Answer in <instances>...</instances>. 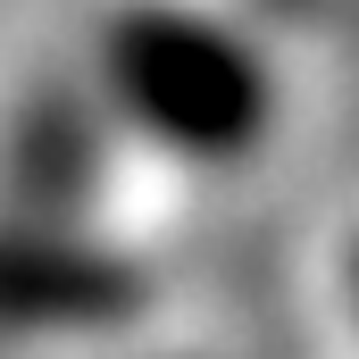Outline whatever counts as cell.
I'll return each instance as SVG.
<instances>
[{
  "label": "cell",
  "mask_w": 359,
  "mask_h": 359,
  "mask_svg": "<svg viewBox=\"0 0 359 359\" xmlns=\"http://www.w3.org/2000/svg\"><path fill=\"white\" fill-rule=\"evenodd\" d=\"M351 301H359V268H351Z\"/></svg>",
  "instance_id": "6da1fadb"
}]
</instances>
